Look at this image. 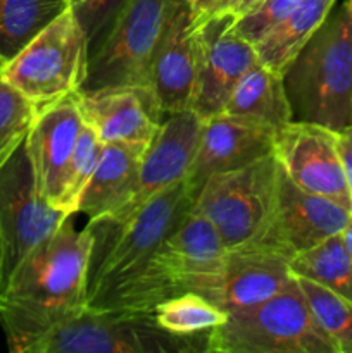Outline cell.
<instances>
[{"label": "cell", "instance_id": "obj_1", "mask_svg": "<svg viewBox=\"0 0 352 353\" xmlns=\"http://www.w3.org/2000/svg\"><path fill=\"white\" fill-rule=\"evenodd\" d=\"M72 216L37 248L0 290V326L9 350L28 353L40 338L88 307L95 231Z\"/></svg>", "mask_w": 352, "mask_h": 353}, {"label": "cell", "instance_id": "obj_2", "mask_svg": "<svg viewBox=\"0 0 352 353\" xmlns=\"http://www.w3.org/2000/svg\"><path fill=\"white\" fill-rule=\"evenodd\" d=\"M226 254L216 228L204 216L190 212L147 262L93 309L152 316L157 303L179 293L197 292L209 299Z\"/></svg>", "mask_w": 352, "mask_h": 353}, {"label": "cell", "instance_id": "obj_3", "mask_svg": "<svg viewBox=\"0 0 352 353\" xmlns=\"http://www.w3.org/2000/svg\"><path fill=\"white\" fill-rule=\"evenodd\" d=\"M293 121L342 133L352 124V0L331 9L283 72Z\"/></svg>", "mask_w": 352, "mask_h": 353}, {"label": "cell", "instance_id": "obj_4", "mask_svg": "<svg viewBox=\"0 0 352 353\" xmlns=\"http://www.w3.org/2000/svg\"><path fill=\"white\" fill-rule=\"evenodd\" d=\"M209 353H338L321 331L293 276L283 292L228 314L207 334Z\"/></svg>", "mask_w": 352, "mask_h": 353}, {"label": "cell", "instance_id": "obj_5", "mask_svg": "<svg viewBox=\"0 0 352 353\" xmlns=\"http://www.w3.org/2000/svg\"><path fill=\"white\" fill-rule=\"evenodd\" d=\"M199 190V185L186 178L148 200L123 223L109 224L116 231L95 269L90 271L88 307L99 305L147 262L166 236L192 212Z\"/></svg>", "mask_w": 352, "mask_h": 353}, {"label": "cell", "instance_id": "obj_6", "mask_svg": "<svg viewBox=\"0 0 352 353\" xmlns=\"http://www.w3.org/2000/svg\"><path fill=\"white\" fill-rule=\"evenodd\" d=\"M280 165L275 155L235 171L213 174L202 183L192 212L204 216L226 252L254 243L273 216Z\"/></svg>", "mask_w": 352, "mask_h": 353}, {"label": "cell", "instance_id": "obj_7", "mask_svg": "<svg viewBox=\"0 0 352 353\" xmlns=\"http://www.w3.org/2000/svg\"><path fill=\"white\" fill-rule=\"evenodd\" d=\"M86 69L88 40L68 7L10 59L2 72L38 110L79 93Z\"/></svg>", "mask_w": 352, "mask_h": 353}, {"label": "cell", "instance_id": "obj_8", "mask_svg": "<svg viewBox=\"0 0 352 353\" xmlns=\"http://www.w3.org/2000/svg\"><path fill=\"white\" fill-rule=\"evenodd\" d=\"M207 334L179 336L154 323L152 316H130L86 307L45 334L28 353H190L207 352Z\"/></svg>", "mask_w": 352, "mask_h": 353}, {"label": "cell", "instance_id": "obj_9", "mask_svg": "<svg viewBox=\"0 0 352 353\" xmlns=\"http://www.w3.org/2000/svg\"><path fill=\"white\" fill-rule=\"evenodd\" d=\"M168 7L169 0H130L88 50V69L79 92L114 86L152 90V62Z\"/></svg>", "mask_w": 352, "mask_h": 353}, {"label": "cell", "instance_id": "obj_10", "mask_svg": "<svg viewBox=\"0 0 352 353\" xmlns=\"http://www.w3.org/2000/svg\"><path fill=\"white\" fill-rule=\"evenodd\" d=\"M69 216L40 195L23 143L0 165V290Z\"/></svg>", "mask_w": 352, "mask_h": 353}, {"label": "cell", "instance_id": "obj_11", "mask_svg": "<svg viewBox=\"0 0 352 353\" xmlns=\"http://www.w3.org/2000/svg\"><path fill=\"white\" fill-rule=\"evenodd\" d=\"M235 17L216 12L197 30V69L188 109L202 119L224 112L235 86L257 62L254 45L231 31Z\"/></svg>", "mask_w": 352, "mask_h": 353}, {"label": "cell", "instance_id": "obj_12", "mask_svg": "<svg viewBox=\"0 0 352 353\" xmlns=\"http://www.w3.org/2000/svg\"><path fill=\"white\" fill-rule=\"evenodd\" d=\"M351 212L333 200L299 188L280 168L278 193L269 224L254 243L244 248L268 250L292 261L295 255L340 234Z\"/></svg>", "mask_w": 352, "mask_h": 353}, {"label": "cell", "instance_id": "obj_13", "mask_svg": "<svg viewBox=\"0 0 352 353\" xmlns=\"http://www.w3.org/2000/svg\"><path fill=\"white\" fill-rule=\"evenodd\" d=\"M338 134L321 124L292 121L276 131L273 155L286 178L299 188L352 210Z\"/></svg>", "mask_w": 352, "mask_h": 353}, {"label": "cell", "instance_id": "obj_14", "mask_svg": "<svg viewBox=\"0 0 352 353\" xmlns=\"http://www.w3.org/2000/svg\"><path fill=\"white\" fill-rule=\"evenodd\" d=\"M202 126V117L190 109L168 114L141 159L133 192L123 207L104 223H123L155 195L188 178L199 148Z\"/></svg>", "mask_w": 352, "mask_h": 353}, {"label": "cell", "instance_id": "obj_15", "mask_svg": "<svg viewBox=\"0 0 352 353\" xmlns=\"http://www.w3.org/2000/svg\"><path fill=\"white\" fill-rule=\"evenodd\" d=\"M76 100L83 123L102 143L150 145L166 117L154 92L141 86L79 92Z\"/></svg>", "mask_w": 352, "mask_h": 353}, {"label": "cell", "instance_id": "obj_16", "mask_svg": "<svg viewBox=\"0 0 352 353\" xmlns=\"http://www.w3.org/2000/svg\"><path fill=\"white\" fill-rule=\"evenodd\" d=\"M197 24L188 0H169L152 62V92L164 116L188 109L197 69Z\"/></svg>", "mask_w": 352, "mask_h": 353}, {"label": "cell", "instance_id": "obj_17", "mask_svg": "<svg viewBox=\"0 0 352 353\" xmlns=\"http://www.w3.org/2000/svg\"><path fill=\"white\" fill-rule=\"evenodd\" d=\"M76 95L38 109L37 119L24 140L37 190L57 209L66 168L83 128Z\"/></svg>", "mask_w": 352, "mask_h": 353}, {"label": "cell", "instance_id": "obj_18", "mask_svg": "<svg viewBox=\"0 0 352 353\" xmlns=\"http://www.w3.org/2000/svg\"><path fill=\"white\" fill-rule=\"evenodd\" d=\"M276 131L245 117L221 112L204 119L188 178L202 186L209 176L235 171L273 155Z\"/></svg>", "mask_w": 352, "mask_h": 353}, {"label": "cell", "instance_id": "obj_19", "mask_svg": "<svg viewBox=\"0 0 352 353\" xmlns=\"http://www.w3.org/2000/svg\"><path fill=\"white\" fill-rule=\"evenodd\" d=\"M292 283L289 259L268 250L240 248L226 254L223 272L207 300L230 314L266 302Z\"/></svg>", "mask_w": 352, "mask_h": 353}, {"label": "cell", "instance_id": "obj_20", "mask_svg": "<svg viewBox=\"0 0 352 353\" xmlns=\"http://www.w3.org/2000/svg\"><path fill=\"white\" fill-rule=\"evenodd\" d=\"M147 148L144 143H104L99 165L79 199L76 214H85L90 224H99L121 209L133 192Z\"/></svg>", "mask_w": 352, "mask_h": 353}, {"label": "cell", "instance_id": "obj_21", "mask_svg": "<svg viewBox=\"0 0 352 353\" xmlns=\"http://www.w3.org/2000/svg\"><path fill=\"white\" fill-rule=\"evenodd\" d=\"M224 112L280 131L293 121L283 76L255 62L235 86Z\"/></svg>", "mask_w": 352, "mask_h": 353}, {"label": "cell", "instance_id": "obj_22", "mask_svg": "<svg viewBox=\"0 0 352 353\" xmlns=\"http://www.w3.org/2000/svg\"><path fill=\"white\" fill-rule=\"evenodd\" d=\"M335 2L337 0H300L268 37L254 45L257 61L283 76L304 45L320 30Z\"/></svg>", "mask_w": 352, "mask_h": 353}, {"label": "cell", "instance_id": "obj_23", "mask_svg": "<svg viewBox=\"0 0 352 353\" xmlns=\"http://www.w3.org/2000/svg\"><path fill=\"white\" fill-rule=\"evenodd\" d=\"M71 0H0V61L16 57Z\"/></svg>", "mask_w": 352, "mask_h": 353}, {"label": "cell", "instance_id": "obj_24", "mask_svg": "<svg viewBox=\"0 0 352 353\" xmlns=\"http://www.w3.org/2000/svg\"><path fill=\"white\" fill-rule=\"evenodd\" d=\"M290 271L297 278L309 279L352 302V257L345 250L340 234L295 255Z\"/></svg>", "mask_w": 352, "mask_h": 353}, {"label": "cell", "instance_id": "obj_25", "mask_svg": "<svg viewBox=\"0 0 352 353\" xmlns=\"http://www.w3.org/2000/svg\"><path fill=\"white\" fill-rule=\"evenodd\" d=\"M152 319L168 333L197 336L226 323L228 312L200 293L185 292L157 303Z\"/></svg>", "mask_w": 352, "mask_h": 353}, {"label": "cell", "instance_id": "obj_26", "mask_svg": "<svg viewBox=\"0 0 352 353\" xmlns=\"http://www.w3.org/2000/svg\"><path fill=\"white\" fill-rule=\"evenodd\" d=\"M295 279L321 331L338 353H352V302L309 279Z\"/></svg>", "mask_w": 352, "mask_h": 353}, {"label": "cell", "instance_id": "obj_27", "mask_svg": "<svg viewBox=\"0 0 352 353\" xmlns=\"http://www.w3.org/2000/svg\"><path fill=\"white\" fill-rule=\"evenodd\" d=\"M3 65L0 61V165L24 143L38 114L37 107L3 78Z\"/></svg>", "mask_w": 352, "mask_h": 353}, {"label": "cell", "instance_id": "obj_28", "mask_svg": "<svg viewBox=\"0 0 352 353\" xmlns=\"http://www.w3.org/2000/svg\"><path fill=\"white\" fill-rule=\"evenodd\" d=\"M102 148V140L97 137L92 128L83 123L81 133H79L76 147L72 150L71 159H69L68 168H66L64 179H62L59 209L68 214H76L79 199H81L86 185L90 183L97 165H99Z\"/></svg>", "mask_w": 352, "mask_h": 353}, {"label": "cell", "instance_id": "obj_29", "mask_svg": "<svg viewBox=\"0 0 352 353\" xmlns=\"http://www.w3.org/2000/svg\"><path fill=\"white\" fill-rule=\"evenodd\" d=\"M300 0H262L257 7L231 23V31L247 43L255 45L268 37Z\"/></svg>", "mask_w": 352, "mask_h": 353}, {"label": "cell", "instance_id": "obj_30", "mask_svg": "<svg viewBox=\"0 0 352 353\" xmlns=\"http://www.w3.org/2000/svg\"><path fill=\"white\" fill-rule=\"evenodd\" d=\"M128 2L130 0H71L69 2V7L75 12L88 40V50L113 26Z\"/></svg>", "mask_w": 352, "mask_h": 353}, {"label": "cell", "instance_id": "obj_31", "mask_svg": "<svg viewBox=\"0 0 352 353\" xmlns=\"http://www.w3.org/2000/svg\"><path fill=\"white\" fill-rule=\"evenodd\" d=\"M338 150H340L345 181H347V188L352 199V141L344 133L338 134Z\"/></svg>", "mask_w": 352, "mask_h": 353}, {"label": "cell", "instance_id": "obj_32", "mask_svg": "<svg viewBox=\"0 0 352 353\" xmlns=\"http://www.w3.org/2000/svg\"><path fill=\"white\" fill-rule=\"evenodd\" d=\"M261 2L262 0H230V2H228V6L224 7L223 12L231 14V16L237 19V17L251 12V10L254 9V7H257Z\"/></svg>", "mask_w": 352, "mask_h": 353}, {"label": "cell", "instance_id": "obj_33", "mask_svg": "<svg viewBox=\"0 0 352 353\" xmlns=\"http://www.w3.org/2000/svg\"><path fill=\"white\" fill-rule=\"evenodd\" d=\"M188 2L197 23H200V21L207 19L214 12V7H216L217 0H188Z\"/></svg>", "mask_w": 352, "mask_h": 353}, {"label": "cell", "instance_id": "obj_34", "mask_svg": "<svg viewBox=\"0 0 352 353\" xmlns=\"http://www.w3.org/2000/svg\"><path fill=\"white\" fill-rule=\"evenodd\" d=\"M340 238H342V243H344L345 250H347L349 255L352 257V212H351V217H349L347 224H345V228L342 230Z\"/></svg>", "mask_w": 352, "mask_h": 353}, {"label": "cell", "instance_id": "obj_35", "mask_svg": "<svg viewBox=\"0 0 352 353\" xmlns=\"http://www.w3.org/2000/svg\"><path fill=\"white\" fill-rule=\"evenodd\" d=\"M228 2H230V0H217V2H216V7H214V12H213V14H216V12H223L224 7L228 6ZM213 14H211V16H213Z\"/></svg>", "mask_w": 352, "mask_h": 353}, {"label": "cell", "instance_id": "obj_36", "mask_svg": "<svg viewBox=\"0 0 352 353\" xmlns=\"http://www.w3.org/2000/svg\"><path fill=\"white\" fill-rule=\"evenodd\" d=\"M342 133H344V134H345V137H347V138H349V140H351V141H352V126H349V128H347V130H345V131H342Z\"/></svg>", "mask_w": 352, "mask_h": 353}, {"label": "cell", "instance_id": "obj_37", "mask_svg": "<svg viewBox=\"0 0 352 353\" xmlns=\"http://www.w3.org/2000/svg\"><path fill=\"white\" fill-rule=\"evenodd\" d=\"M351 126H352V124H351Z\"/></svg>", "mask_w": 352, "mask_h": 353}]
</instances>
